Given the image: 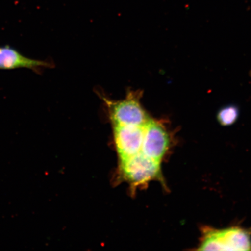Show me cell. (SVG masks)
Returning <instances> with one entry per match:
<instances>
[{"label": "cell", "mask_w": 251, "mask_h": 251, "mask_svg": "<svg viewBox=\"0 0 251 251\" xmlns=\"http://www.w3.org/2000/svg\"><path fill=\"white\" fill-rule=\"evenodd\" d=\"M140 94L130 91L125 99L119 101L104 99L113 126H144L151 120L141 104Z\"/></svg>", "instance_id": "obj_1"}, {"label": "cell", "mask_w": 251, "mask_h": 251, "mask_svg": "<svg viewBox=\"0 0 251 251\" xmlns=\"http://www.w3.org/2000/svg\"><path fill=\"white\" fill-rule=\"evenodd\" d=\"M201 251H250V232L238 227L224 230L207 228L199 249Z\"/></svg>", "instance_id": "obj_2"}, {"label": "cell", "mask_w": 251, "mask_h": 251, "mask_svg": "<svg viewBox=\"0 0 251 251\" xmlns=\"http://www.w3.org/2000/svg\"><path fill=\"white\" fill-rule=\"evenodd\" d=\"M160 164L139 153L120 161L121 176L131 186H139L162 178Z\"/></svg>", "instance_id": "obj_3"}, {"label": "cell", "mask_w": 251, "mask_h": 251, "mask_svg": "<svg viewBox=\"0 0 251 251\" xmlns=\"http://www.w3.org/2000/svg\"><path fill=\"white\" fill-rule=\"evenodd\" d=\"M169 144L170 139L164 126L151 119L146 125L140 153L161 163L168 151Z\"/></svg>", "instance_id": "obj_4"}, {"label": "cell", "mask_w": 251, "mask_h": 251, "mask_svg": "<svg viewBox=\"0 0 251 251\" xmlns=\"http://www.w3.org/2000/svg\"><path fill=\"white\" fill-rule=\"evenodd\" d=\"M114 141L120 161L141 152L146 126H113Z\"/></svg>", "instance_id": "obj_5"}, {"label": "cell", "mask_w": 251, "mask_h": 251, "mask_svg": "<svg viewBox=\"0 0 251 251\" xmlns=\"http://www.w3.org/2000/svg\"><path fill=\"white\" fill-rule=\"evenodd\" d=\"M51 67L48 62L26 57L10 46L0 47V70L27 68L37 73L42 68Z\"/></svg>", "instance_id": "obj_6"}, {"label": "cell", "mask_w": 251, "mask_h": 251, "mask_svg": "<svg viewBox=\"0 0 251 251\" xmlns=\"http://www.w3.org/2000/svg\"><path fill=\"white\" fill-rule=\"evenodd\" d=\"M239 116V110L236 106L228 105L222 108L217 115L218 120L222 126H230L237 121Z\"/></svg>", "instance_id": "obj_7"}]
</instances>
